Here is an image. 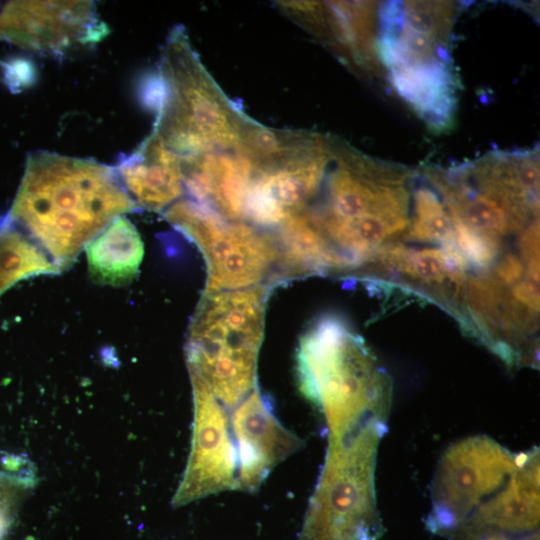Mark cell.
Wrapping results in <instances>:
<instances>
[{
    "mask_svg": "<svg viewBox=\"0 0 540 540\" xmlns=\"http://www.w3.org/2000/svg\"><path fill=\"white\" fill-rule=\"evenodd\" d=\"M135 202L116 170L48 151L29 155L9 219L61 271Z\"/></svg>",
    "mask_w": 540,
    "mask_h": 540,
    "instance_id": "cell-1",
    "label": "cell"
},
{
    "mask_svg": "<svg viewBox=\"0 0 540 540\" xmlns=\"http://www.w3.org/2000/svg\"><path fill=\"white\" fill-rule=\"evenodd\" d=\"M296 372L301 393L325 418L328 438L344 437L372 422L387 423L390 377L340 319L322 318L302 336Z\"/></svg>",
    "mask_w": 540,
    "mask_h": 540,
    "instance_id": "cell-2",
    "label": "cell"
},
{
    "mask_svg": "<svg viewBox=\"0 0 540 540\" xmlns=\"http://www.w3.org/2000/svg\"><path fill=\"white\" fill-rule=\"evenodd\" d=\"M452 9L444 2L389 1L379 10L378 56L394 90L432 129H446L456 107L450 50Z\"/></svg>",
    "mask_w": 540,
    "mask_h": 540,
    "instance_id": "cell-3",
    "label": "cell"
},
{
    "mask_svg": "<svg viewBox=\"0 0 540 540\" xmlns=\"http://www.w3.org/2000/svg\"><path fill=\"white\" fill-rule=\"evenodd\" d=\"M155 131L179 157L237 151L249 118L218 87L185 30L168 35L159 67Z\"/></svg>",
    "mask_w": 540,
    "mask_h": 540,
    "instance_id": "cell-4",
    "label": "cell"
},
{
    "mask_svg": "<svg viewBox=\"0 0 540 540\" xmlns=\"http://www.w3.org/2000/svg\"><path fill=\"white\" fill-rule=\"evenodd\" d=\"M264 291L204 294L191 322L186 354L198 378L229 411L255 387L263 336Z\"/></svg>",
    "mask_w": 540,
    "mask_h": 540,
    "instance_id": "cell-5",
    "label": "cell"
},
{
    "mask_svg": "<svg viewBox=\"0 0 540 540\" xmlns=\"http://www.w3.org/2000/svg\"><path fill=\"white\" fill-rule=\"evenodd\" d=\"M387 423L372 422L328 438L325 461L310 497L298 540H378L377 451Z\"/></svg>",
    "mask_w": 540,
    "mask_h": 540,
    "instance_id": "cell-6",
    "label": "cell"
},
{
    "mask_svg": "<svg viewBox=\"0 0 540 540\" xmlns=\"http://www.w3.org/2000/svg\"><path fill=\"white\" fill-rule=\"evenodd\" d=\"M525 454L513 453L486 435L449 446L433 475L427 528L448 538L475 508L514 477Z\"/></svg>",
    "mask_w": 540,
    "mask_h": 540,
    "instance_id": "cell-7",
    "label": "cell"
},
{
    "mask_svg": "<svg viewBox=\"0 0 540 540\" xmlns=\"http://www.w3.org/2000/svg\"><path fill=\"white\" fill-rule=\"evenodd\" d=\"M165 218L201 250L207 266L204 294L249 288L276 258L270 240L253 228L223 219L192 199L171 205Z\"/></svg>",
    "mask_w": 540,
    "mask_h": 540,
    "instance_id": "cell-8",
    "label": "cell"
},
{
    "mask_svg": "<svg viewBox=\"0 0 540 540\" xmlns=\"http://www.w3.org/2000/svg\"><path fill=\"white\" fill-rule=\"evenodd\" d=\"M191 377L194 402L189 460L173 504L238 490V460L227 410L196 377Z\"/></svg>",
    "mask_w": 540,
    "mask_h": 540,
    "instance_id": "cell-9",
    "label": "cell"
},
{
    "mask_svg": "<svg viewBox=\"0 0 540 540\" xmlns=\"http://www.w3.org/2000/svg\"><path fill=\"white\" fill-rule=\"evenodd\" d=\"M330 157V140L318 135L291 157L252 167L244 217L257 224L274 225L304 210L320 190Z\"/></svg>",
    "mask_w": 540,
    "mask_h": 540,
    "instance_id": "cell-10",
    "label": "cell"
},
{
    "mask_svg": "<svg viewBox=\"0 0 540 540\" xmlns=\"http://www.w3.org/2000/svg\"><path fill=\"white\" fill-rule=\"evenodd\" d=\"M107 34L91 1H11L0 4V38L43 52L98 42Z\"/></svg>",
    "mask_w": 540,
    "mask_h": 540,
    "instance_id": "cell-11",
    "label": "cell"
},
{
    "mask_svg": "<svg viewBox=\"0 0 540 540\" xmlns=\"http://www.w3.org/2000/svg\"><path fill=\"white\" fill-rule=\"evenodd\" d=\"M238 460V490L255 492L302 440L276 417L270 400L255 387L230 411Z\"/></svg>",
    "mask_w": 540,
    "mask_h": 540,
    "instance_id": "cell-12",
    "label": "cell"
},
{
    "mask_svg": "<svg viewBox=\"0 0 540 540\" xmlns=\"http://www.w3.org/2000/svg\"><path fill=\"white\" fill-rule=\"evenodd\" d=\"M539 448L526 451L514 477L500 491L475 508L448 537L474 540L490 533L525 534L539 531Z\"/></svg>",
    "mask_w": 540,
    "mask_h": 540,
    "instance_id": "cell-13",
    "label": "cell"
},
{
    "mask_svg": "<svg viewBox=\"0 0 540 540\" xmlns=\"http://www.w3.org/2000/svg\"><path fill=\"white\" fill-rule=\"evenodd\" d=\"M180 164L183 184L195 202L227 218L244 217L252 176V164L246 157L237 151H214L180 157Z\"/></svg>",
    "mask_w": 540,
    "mask_h": 540,
    "instance_id": "cell-14",
    "label": "cell"
},
{
    "mask_svg": "<svg viewBox=\"0 0 540 540\" xmlns=\"http://www.w3.org/2000/svg\"><path fill=\"white\" fill-rule=\"evenodd\" d=\"M115 170L135 204L145 209L160 211L183 192L180 157L155 131L123 157Z\"/></svg>",
    "mask_w": 540,
    "mask_h": 540,
    "instance_id": "cell-15",
    "label": "cell"
},
{
    "mask_svg": "<svg viewBox=\"0 0 540 540\" xmlns=\"http://www.w3.org/2000/svg\"><path fill=\"white\" fill-rule=\"evenodd\" d=\"M143 254L141 237L124 216L114 220L86 246L90 276L104 285L130 283L139 271Z\"/></svg>",
    "mask_w": 540,
    "mask_h": 540,
    "instance_id": "cell-16",
    "label": "cell"
},
{
    "mask_svg": "<svg viewBox=\"0 0 540 540\" xmlns=\"http://www.w3.org/2000/svg\"><path fill=\"white\" fill-rule=\"evenodd\" d=\"M60 270L10 219L0 226V295L21 279Z\"/></svg>",
    "mask_w": 540,
    "mask_h": 540,
    "instance_id": "cell-17",
    "label": "cell"
},
{
    "mask_svg": "<svg viewBox=\"0 0 540 540\" xmlns=\"http://www.w3.org/2000/svg\"><path fill=\"white\" fill-rule=\"evenodd\" d=\"M284 261L300 271L335 270L327 244L305 211L297 212L281 223Z\"/></svg>",
    "mask_w": 540,
    "mask_h": 540,
    "instance_id": "cell-18",
    "label": "cell"
},
{
    "mask_svg": "<svg viewBox=\"0 0 540 540\" xmlns=\"http://www.w3.org/2000/svg\"><path fill=\"white\" fill-rule=\"evenodd\" d=\"M413 201L414 212L403 238L440 245L455 238L449 212L435 189L418 186L414 189Z\"/></svg>",
    "mask_w": 540,
    "mask_h": 540,
    "instance_id": "cell-19",
    "label": "cell"
},
{
    "mask_svg": "<svg viewBox=\"0 0 540 540\" xmlns=\"http://www.w3.org/2000/svg\"><path fill=\"white\" fill-rule=\"evenodd\" d=\"M474 540H539V531L525 534L490 533Z\"/></svg>",
    "mask_w": 540,
    "mask_h": 540,
    "instance_id": "cell-20",
    "label": "cell"
},
{
    "mask_svg": "<svg viewBox=\"0 0 540 540\" xmlns=\"http://www.w3.org/2000/svg\"><path fill=\"white\" fill-rule=\"evenodd\" d=\"M17 479L11 473L0 472V495L11 487Z\"/></svg>",
    "mask_w": 540,
    "mask_h": 540,
    "instance_id": "cell-21",
    "label": "cell"
}]
</instances>
